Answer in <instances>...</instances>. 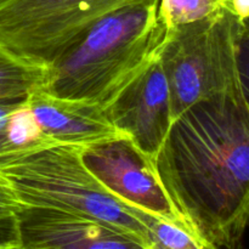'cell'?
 <instances>
[{
  "label": "cell",
  "mask_w": 249,
  "mask_h": 249,
  "mask_svg": "<svg viewBox=\"0 0 249 249\" xmlns=\"http://www.w3.org/2000/svg\"><path fill=\"white\" fill-rule=\"evenodd\" d=\"M83 148L53 145L0 165V175L24 206L85 216L151 246L145 224L130 206L112 196L83 162Z\"/></svg>",
  "instance_id": "3"
},
{
  "label": "cell",
  "mask_w": 249,
  "mask_h": 249,
  "mask_svg": "<svg viewBox=\"0 0 249 249\" xmlns=\"http://www.w3.org/2000/svg\"><path fill=\"white\" fill-rule=\"evenodd\" d=\"M109 123L155 163L173 124L169 88L160 60L104 108Z\"/></svg>",
  "instance_id": "7"
},
{
  "label": "cell",
  "mask_w": 249,
  "mask_h": 249,
  "mask_svg": "<svg viewBox=\"0 0 249 249\" xmlns=\"http://www.w3.org/2000/svg\"><path fill=\"white\" fill-rule=\"evenodd\" d=\"M131 209L147 228L148 237L153 249H218L201 241L180 226L160 220L134 207H131Z\"/></svg>",
  "instance_id": "13"
},
{
  "label": "cell",
  "mask_w": 249,
  "mask_h": 249,
  "mask_svg": "<svg viewBox=\"0 0 249 249\" xmlns=\"http://www.w3.org/2000/svg\"><path fill=\"white\" fill-rule=\"evenodd\" d=\"M225 9L224 0H160L157 17L167 34L212 18Z\"/></svg>",
  "instance_id": "12"
},
{
  "label": "cell",
  "mask_w": 249,
  "mask_h": 249,
  "mask_svg": "<svg viewBox=\"0 0 249 249\" xmlns=\"http://www.w3.org/2000/svg\"><path fill=\"white\" fill-rule=\"evenodd\" d=\"M53 145L36 123L28 97L0 100V165Z\"/></svg>",
  "instance_id": "10"
},
{
  "label": "cell",
  "mask_w": 249,
  "mask_h": 249,
  "mask_svg": "<svg viewBox=\"0 0 249 249\" xmlns=\"http://www.w3.org/2000/svg\"><path fill=\"white\" fill-rule=\"evenodd\" d=\"M28 105L43 133L56 145L89 147L124 136L97 105L55 96L43 89L29 95Z\"/></svg>",
  "instance_id": "9"
},
{
  "label": "cell",
  "mask_w": 249,
  "mask_h": 249,
  "mask_svg": "<svg viewBox=\"0 0 249 249\" xmlns=\"http://www.w3.org/2000/svg\"><path fill=\"white\" fill-rule=\"evenodd\" d=\"M17 219L22 249H153L118 229L56 209L23 204Z\"/></svg>",
  "instance_id": "8"
},
{
  "label": "cell",
  "mask_w": 249,
  "mask_h": 249,
  "mask_svg": "<svg viewBox=\"0 0 249 249\" xmlns=\"http://www.w3.org/2000/svg\"><path fill=\"white\" fill-rule=\"evenodd\" d=\"M0 249H22L21 247H4V248H0Z\"/></svg>",
  "instance_id": "18"
},
{
  "label": "cell",
  "mask_w": 249,
  "mask_h": 249,
  "mask_svg": "<svg viewBox=\"0 0 249 249\" xmlns=\"http://www.w3.org/2000/svg\"><path fill=\"white\" fill-rule=\"evenodd\" d=\"M130 0H0V48L49 67L90 26Z\"/></svg>",
  "instance_id": "5"
},
{
  "label": "cell",
  "mask_w": 249,
  "mask_h": 249,
  "mask_svg": "<svg viewBox=\"0 0 249 249\" xmlns=\"http://www.w3.org/2000/svg\"><path fill=\"white\" fill-rule=\"evenodd\" d=\"M82 157L85 167L112 196L191 232L165 195L155 163L130 139L122 136L84 147Z\"/></svg>",
  "instance_id": "6"
},
{
  "label": "cell",
  "mask_w": 249,
  "mask_h": 249,
  "mask_svg": "<svg viewBox=\"0 0 249 249\" xmlns=\"http://www.w3.org/2000/svg\"><path fill=\"white\" fill-rule=\"evenodd\" d=\"M46 68L31 65L0 48V100L28 97L45 84Z\"/></svg>",
  "instance_id": "11"
},
{
  "label": "cell",
  "mask_w": 249,
  "mask_h": 249,
  "mask_svg": "<svg viewBox=\"0 0 249 249\" xmlns=\"http://www.w3.org/2000/svg\"><path fill=\"white\" fill-rule=\"evenodd\" d=\"M23 204L0 175V248L21 247L17 213Z\"/></svg>",
  "instance_id": "14"
},
{
  "label": "cell",
  "mask_w": 249,
  "mask_h": 249,
  "mask_svg": "<svg viewBox=\"0 0 249 249\" xmlns=\"http://www.w3.org/2000/svg\"><path fill=\"white\" fill-rule=\"evenodd\" d=\"M236 65H237L241 95L249 109V18L241 21L237 53H236Z\"/></svg>",
  "instance_id": "15"
},
{
  "label": "cell",
  "mask_w": 249,
  "mask_h": 249,
  "mask_svg": "<svg viewBox=\"0 0 249 249\" xmlns=\"http://www.w3.org/2000/svg\"><path fill=\"white\" fill-rule=\"evenodd\" d=\"M224 5L240 21L249 18V0H224Z\"/></svg>",
  "instance_id": "16"
},
{
  "label": "cell",
  "mask_w": 249,
  "mask_h": 249,
  "mask_svg": "<svg viewBox=\"0 0 249 249\" xmlns=\"http://www.w3.org/2000/svg\"><path fill=\"white\" fill-rule=\"evenodd\" d=\"M221 249H246V248L243 247L242 240H238V241H235V242L230 243V245L226 246V247H223Z\"/></svg>",
  "instance_id": "17"
},
{
  "label": "cell",
  "mask_w": 249,
  "mask_h": 249,
  "mask_svg": "<svg viewBox=\"0 0 249 249\" xmlns=\"http://www.w3.org/2000/svg\"><path fill=\"white\" fill-rule=\"evenodd\" d=\"M241 21L228 9L165 34L160 62L173 122L202 101L241 94L236 53Z\"/></svg>",
  "instance_id": "4"
},
{
  "label": "cell",
  "mask_w": 249,
  "mask_h": 249,
  "mask_svg": "<svg viewBox=\"0 0 249 249\" xmlns=\"http://www.w3.org/2000/svg\"><path fill=\"white\" fill-rule=\"evenodd\" d=\"M160 0H130L97 19L46 67L41 89L105 108L160 60L165 31Z\"/></svg>",
  "instance_id": "2"
},
{
  "label": "cell",
  "mask_w": 249,
  "mask_h": 249,
  "mask_svg": "<svg viewBox=\"0 0 249 249\" xmlns=\"http://www.w3.org/2000/svg\"><path fill=\"white\" fill-rule=\"evenodd\" d=\"M165 195L196 237L218 249L249 226V109L242 95L194 105L155 160Z\"/></svg>",
  "instance_id": "1"
}]
</instances>
